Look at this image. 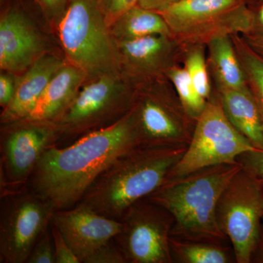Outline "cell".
<instances>
[{
	"instance_id": "6da1fadb",
	"label": "cell",
	"mask_w": 263,
	"mask_h": 263,
	"mask_svg": "<svg viewBox=\"0 0 263 263\" xmlns=\"http://www.w3.org/2000/svg\"><path fill=\"white\" fill-rule=\"evenodd\" d=\"M139 146L131 110L108 127L68 146L51 147L34 170L27 187L55 211L76 206L102 173L119 157Z\"/></svg>"
},
{
	"instance_id": "7a4b0ae2",
	"label": "cell",
	"mask_w": 263,
	"mask_h": 263,
	"mask_svg": "<svg viewBox=\"0 0 263 263\" xmlns=\"http://www.w3.org/2000/svg\"><path fill=\"white\" fill-rule=\"evenodd\" d=\"M241 167L238 162L205 167L163 183L145 198L173 216L171 237L228 245L229 240L218 226L216 209L224 189Z\"/></svg>"
},
{
	"instance_id": "3957f363",
	"label": "cell",
	"mask_w": 263,
	"mask_h": 263,
	"mask_svg": "<svg viewBox=\"0 0 263 263\" xmlns=\"http://www.w3.org/2000/svg\"><path fill=\"white\" fill-rule=\"evenodd\" d=\"M187 146H137L129 150L98 176L77 205L120 220L131 205L163 184Z\"/></svg>"
},
{
	"instance_id": "277c9868",
	"label": "cell",
	"mask_w": 263,
	"mask_h": 263,
	"mask_svg": "<svg viewBox=\"0 0 263 263\" xmlns=\"http://www.w3.org/2000/svg\"><path fill=\"white\" fill-rule=\"evenodd\" d=\"M59 33L72 65L89 75L114 76L117 47L98 0H67Z\"/></svg>"
},
{
	"instance_id": "5b68a950",
	"label": "cell",
	"mask_w": 263,
	"mask_h": 263,
	"mask_svg": "<svg viewBox=\"0 0 263 263\" xmlns=\"http://www.w3.org/2000/svg\"><path fill=\"white\" fill-rule=\"evenodd\" d=\"M254 150L257 149L228 120L220 101L207 102L184 155L171 170L164 183L205 167L235 163L240 155Z\"/></svg>"
},
{
	"instance_id": "8992f818",
	"label": "cell",
	"mask_w": 263,
	"mask_h": 263,
	"mask_svg": "<svg viewBox=\"0 0 263 263\" xmlns=\"http://www.w3.org/2000/svg\"><path fill=\"white\" fill-rule=\"evenodd\" d=\"M216 219L237 263H250L263 221V183L242 167L221 194Z\"/></svg>"
},
{
	"instance_id": "52a82bcc",
	"label": "cell",
	"mask_w": 263,
	"mask_h": 263,
	"mask_svg": "<svg viewBox=\"0 0 263 263\" xmlns=\"http://www.w3.org/2000/svg\"><path fill=\"white\" fill-rule=\"evenodd\" d=\"M63 133L56 121L24 119L3 124L0 141L1 192L27 185L43 154L57 146Z\"/></svg>"
},
{
	"instance_id": "ba28073f",
	"label": "cell",
	"mask_w": 263,
	"mask_h": 263,
	"mask_svg": "<svg viewBox=\"0 0 263 263\" xmlns=\"http://www.w3.org/2000/svg\"><path fill=\"white\" fill-rule=\"evenodd\" d=\"M0 195V262L26 263L55 209L27 185Z\"/></svg>"
},
{
	"instance_id": "9c48e42d",
	"label": "cell",
	"mask_w": 263,
	"mask_h": 263,
	"mask_svg": "<svg viewBox=\"0 0 263 263\" xmlns=\"http://www.w3.org/2000/svg\"><path fill=\"white\" fill-rule=\"evenodd\" d=\"M157 12L171 32L184 40L249 32L254 22L243 0H180Z\"/></svg>"
},
{
	"instance_id": "30bf717a",
	"label": "cell",
	"mask_w": 263,
	"mask_h": 263,
	"mask_svg": "<svg viewBox=\"0 0 263 263\" xmlns=\"http://www.w3.org/2000/svg\"><path fill=\"white\" fill-rule=\"evenodd\" d=\"M79 91L57 122L63 133L58 147H65L83 136L118 122L134 103L117 85L114 76H100Z\"/></svg>"
},
{
	"instance_id": "8fae6325",
	"label": "cell",
	"mask_w": 263,
	"mask_h": 263,
	"mask_svg": "<svg viewBox=\"0 0 263 263\" xmlns=\"http://www.w3.org/2000/svg\"><path fill=\"white\" fill-rule=\"evenodd\" d=\"M122 228L114 237L127 263H174L170 237L174 226L167 210L143 198L123 214Z\"/></svg>"
},
{
	"instance_id": "7c38bea8",
	"label": "cell",
	"mask_w": 263,
	"mask_h": 263,
	"mask_svg": "<svg viewBox=\"0 0 263 263\" xmlns=\"http://www.w3.org/2000/svg\"><path fill=\"white\" fill-rule=\"evenodd\" d=\"M139 146H188L197 121L181 103L165 97L147 95L132 108Z\"/></svg>"
},
{
	"instance_id": "4fadbf2b",
	"label": "cell",
	"mask_w": 263,
	"mask_h": 263,
	"mask_svg": "<svg viewBox=\"0 0 263 263\" xmlns=\"http://www.w3.org/2000/svg\"><path fill=\"white\" fill-rule=\"evenodd\" d=\"M63 235L80 263L117 236L122 222L98 214L92 209L76 205L71 209L55 211L51 219Z\"/></svg>"
},
{
	"instance_id": "5bb4252c",
	"label": "cell",
	"mask_w": 263,
	"mask_h": 263,
	"mask_svg": "<svg viewBox=\"0 0 263 263\" xmlns=\"http://www.w3.org/2000/svg\"><path fill=\"white\" fill-rule=\"evenodd\" d=\"M42 49L37 33L20 10H8L0 21V66L3 70H27Z\"/></svg>"
},
{
	"instance_id": "9a60e30c",
	"label": "cell",
	"mask_w": 263,
	"mask_h": 263,
	"mask_svg": "<svg viewBox=\"0 0 263 263\" xmlns=\"http://www.w3.org/2000/svg\"><path fill=\"white\" fill-rule=\"evenodd\" d=\"M63 66V62L57 57L51 55L40 57L16 85L14 98L2 112V124L28 117L48 83Z\"/></svg>"
},
{
	"instance_id": "2e32d148",
	"label": "cell",
	"mask_w": 263,
	"mask_h": 263,
	"mask_svg": "<svg viewBox=\"0 0 263 263\" xmlns=\"http://www.w3.org/2000/svg\"><path fill=\"white\" fill-rule=\"evenodd\" d=\"M86 75L84 70L72 64L64 65L48 83L27 119L57 122L79 93Z\"/></svg>"
},
{
	"instance_id": "e0dca14e",
	"label": "cell",
	"mask_w": 263,
	"mask_h": 263,
	"mask_svg": "<svg viewBox=\"0 0 263 263\" xmlns=\"http://www.w3.org/2000/svg\"><path fill=\"white\" fill-rule=\"evenodd\" d=\"M220 103L233 127L256 149L263 151V123L250 89H221Z\"/></svg>"
},
{
	"instance_id": "ac0fdd59",
	"label": "cell",
	"mask_w": 263,
	"mask_h": 263,
	"mask_svg": "<svg viewBox=\"0 0 263 263\" xmlns=\"http://www.w3.org/2000/svg\"><path fill=\"white\" fill-rule=\"evenodd\" d=\"M111 34L119 41L145 36L171 34L168 25L155 10L145 9L139 5L133 7L111 24Z\"/></svg>"
},
{
	"instance_id": "d6986e66",
	"label": "cell",
	"mask_w": 263,
	"mask_h": 263,
	"mask_svg": "<svg viewBox=\"0 0 263 263\" xmlns=\"http://www.w3.org/2000/svg\"><path fill=\"white\" fill-rule=\"evenodd\" d=\"M211 57L221 89L248 90L247 79L238 55L227 35L209 41Z\"/></svg>"
},
{
	"instance_id": "ffe728a7",
	"label": "cell",
	"mask_w": 263,
	"mask_h": 263,
	"mask_svg": "<svg viewBox=\"0 0 263 263\" xmlns=\"http://www.w3.org/2000/svg\"><path fill=\"white\" fill-rule=\"evenodd\" d=\"M170 248L174 263L236 262L231 245L189 241L171 236Z\"/></svg>"
},
{
	"instance_id": "44dd1931",
	"label": "cell",
	"mask_w": 263,
	"mask_h": 263,
	"mask_svg": "<svg viewBox=\"0 0 263 263\" xmlns=\"http://www.w3.org/2000/svg\"><path fill=\"white\" fill-rule=\"evenodd\" d=\"M167 36L154 34L119 41V49L132 65L149 67L164 57L169 48Z\"/></svg>"
},
{
	"instance_id": "7402d4cb",
	"label": "cell",
	"mask_w": 263,
	"mask_h": 263,
	"mask_svg": "<svg viewBox=\"0 0 263 263\" xmlns=\"http://www.w3.org/2000/svg\"><path fill=\"white\" fill-rule=\"evenodd\" d=\"M237 44L238 58L263 123V60L246 45Z\"/></svg>"
},
{
	"instance_id": "603a6c76",
	"label": "cell",
	"mask_w": 263,
	"mask_h": 263,
	"mask_svg": "<svg viewBox=\"0 0 263 263\" xmlns=\"http://www.w3.org/2000/svg\"><path fill=\"white\" fill-rule=\"evenodd\" d=\"M169 76L183 108L189 116L197 121L205 108L206 100L197 94L186 69L176 67L171 70Z\"/></svg>"
},
{
	"instance_id": "cb8c5ba5",
	"label": "cell",
	"mask_w": 263,
	"mask_h": 263,
	"mask_svg": "<svg viewBox=\"0 0 263 263\" xmlns=\"http://www.w3.org/2000/svg\"><path fill=\"white\" fill-rule=\"evenodd\" d=\"M186 70L197 94L207 101L210 95V84L202 48H196L188 55Z\"/></svg>"
},
{
	"instance_id": "d4e9b609",
	"label": "cell",
	"mask_w": 263,
	"mask_h": 263,
	"mask_svg": "<svg viewBox=\"0 0 263 263\" xmlns=\"http://www.w3.org/2000/svg\"><path fill=\"white\" fill-rule=\"evenodd\" d=\"M26 263H55L51 224L34 243Z\"/></svg>"
},
{
	"instance_id": "484cf974",
	"label": "cell",
	"mask_w": 263,
	"mask_h": 263,
	"mask_svg": "<svg viewBox=\"0 0 263 263\" xmlns=\"http://www.w3.org/2000/svg\"><path fill=\"white\" fill-rule=\"evenodd\" d=\"M84 263H127L117 242L113 239L100 247Z\"/></svg>"
},
{
	"instance_id": "4316f807",
	"label": "cell",
	"mask_w": 263,
	"mask_h": 263,
	"mask_svg": "<svg viewBox=\"0 0 263 263\" xmlns=\"http://www.w3.org/2000/svg\"><path fill=\"white\" fill-rule=\"evenodd\" d=\"M51 231L54 246L55 263H80L63 235L52 221Z\"/></svg>"
},
{
	"instance_id": "83f0119b",
	"label": "cell",
	"mask_w": 263,
	"mask_h": 263,
	"mask_svg": "<svg viewBox=\"0 0 263 263\" xmlns=\"http://www.w3.org/2000/svg\"><path fill=\"white\" fill-rule=\"evenodd\" d=\"M107 24L111 25L118 18L136 6L139 0H98Z\"/></svg>"
},
{
	"instance_id": "f1b7e54d",
	"label": "cell",
	"mask_w": 263,
	"mask_h": 263,
	"mask_svg": "<svg viewBox=\"0 0 263 263\" xmlns=\"http://www.w3.org/2000/svg\"><path fill=\"white\" fill-rule=\"evenodd\" d=\"M242 167L249 170L263 183V151L254 150L242 154L237 159Z\"/></svg>"
},
{
	"instance_id": "f546056e",
	"label": "cell",
	"mask_w": 263,
	"mask_h": 263,
	"mask_svg": "<svg viewBox=\"0 0 263 263\" xmlns=\"http://www.w3.org/2000/svg\"><path fill=\"white\" fill-rule=\"evenodd\" d=\"M15 88L13 79L9 75L0 76V105L3 109L8 107L14 98Z\"/></svg>"
},
{
	"instance_id": "4dcf8cb0",
	"label": "cell",
	"mask_w": 263,
	"mask_h": 263,
	"mask_svg": "<svg viewBox=\"0 0 263 263\" xmlns=\"http://www.w3.org/2000/svg\"><path fill=\"white\" fill-rule=\"evenodd\" d=\"M180 0H139L138 5L145 9L158 11Z\"/></svg>"
},
{
	"instance_id": "1f68e13d",
	"label": "cell",
	"mask_w": 263,
	"mask_h": 263,
	"mask_svg": "<svg viewBox=\"0 0 263 263\" xmlns=\"http://www.w3.org/2000/svg\"><path fill=\"white\" fill-rule=\"evenodd\" d=\"M251 262L263 263V223L261 224L260 229L257 243L254 247L253 253H252V260Z\"/></svg>"
},
{
	"instance_id": "d6a6232c",
	"label": "cell",
	"mask_w": 263,
	"mask_h": 263,
	"mask_svg": "<svg viewBox=\"0 0 263 263\" xmlns=\"http://www.w3.org/2000/svg\"><path fill=\"white\" fill-rule=\"evenodd\" d=\"M37 1L45 9L51 12H56L65 8L67 3V0H37Z\"/></svg>"
},
{
	"instance_id": "836d02e7",
	"label": "cell",
	"mask_w": 263,
	"mask_h": 263,
	"mask_svg": "<svg viewBox=\"0 0 263 263\" xmlns=\"http://www.w3.org/2000/svg\"><path fill=\"white\" fill-rule=\"evenodd\" d=\"M249 39L251 46L254 48V50L263 55V33L252 34Z\"/></svg>"
},
{
	"instance_id": "e575fe53",
	"label": "cell",
	"mask_w": 263,
	"mask_h": 263,
	"mask_svg": "<svg viewBox=\"0 0 263 263\" xmlns=\"http://www.w3.org/2000/svg\"><path fill=\"white\" fill-rule=\"evenodd\" d=\"M259 19L263 24V6L261 8L260 11H259Z\"/></svg>"
}]
</instances>
